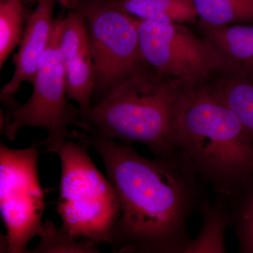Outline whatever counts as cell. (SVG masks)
<instances>
[{"mask_svg":"<svg viewBox=\"0 0 253 253\" xmlns=\"http://www.w3.org/2000/svg\"><path fill=\"white\" fill-rule=\"evenodd\" d=\"M198 26L220 57L224 73L253 81V24L212 26L199 20Z\"/></svg>","mask_w":253,"mask_h":253,"instance_id":"cell-10","label":"cell"},{"mask_svg":"<svg viewBox=\"0 0 253 253\" xmlns=\"http://www.w3.org/2000/svg\"><path fill=\"white\" fill-rule=\"evenodd\" d=\"M184 86L147 67L118 83L81 118L89 132L131 145H145L170 159L173 125ZM86 132V131H85Z\"/></svg>","mask_w":253,"mask_h":253,"instance_id":"cell-3","label":"cell"},{"mask_svg":"<svg viewBox=\"0 0 253 253\" xmlns=\"http://www.w3.org/2000/svg\"><path fill=\"white\" fill-rule=\"evenodd\" d=\"M224 228V221L216 214H212L208 219L201 235L186 248V252H225L223 242Z\"/></svg>","mask_w":253,"mask_h":253,"instance_id":"cell-18","label":"cell"},{"mask_svg":"<svg viewBox=\"0 0 253 253\" xmlns=\"http://www.w3.org/2000/svg\"><path fill=\"white\" fill-rule=\"evenodd\" d=\"M136 21L143 59L158 74L174 78L188 88L225 73L211 43L184 25Z\"/></svg>","mask_w":253,"mask_h":253,"instance_id":"cell-7","label":"cell"},{"mask_svg":"<svg viewBox=\"0 0 253 253\" xmlns=\"http://www.w3.org/2000/svg\"><path fill=\"white\" fill-rule=\"evenodd\" d=\"M56 3L57 0H38L36 9L28 17L19 50L14 56V74L1 89V102L14 99L23 83L33 84L36 79L42 57L54 31Z\"/></svg>","mask_w":253,"mask_h":253,"instance_id":"cell-9","label":"cell"},{"mask_svg":"<svg viewBox=\"0 0 253 253\" xmlns=\"http://www.w3.org/2000/svg\"><path fill=\"white\" fill-rule=\"evenodd\" d=\"M57 154L61 175L56 211L61 228L73 238L83 236L97 246L111 245L121 213L112 182L96 167L87 146L79 141H63Z\"/></svg>","mask_w":253,"mask_h":253,"instance_id":"cell-4","label":"cell"},{"mask_svg":"<svg viewBox=\"0 0 253 253\" xmlns=\"http://www.w3.org/2000/svg\"><path fill=\"white\" fill-rule=\"evenodd\" d=\"M7 1H9V0H0V4H3V3L6 2Z\"/></svg>","mask_w":253,"mask_h":253,"instance_id":"cell-21","label":"cell"},{"mask_svg":"<svg viewBox=\"0 0 253 253\" xmlns=\"http://www.w3.org/2000/svg\"><path fill=\"white\" fill-rule=\"evenodd\" d=\"M63 18H56L52 36L42 57L31 97L19 104L4 121V134L13 141L23 127L43 128L48 131L41 141L46 152L57 154L63 141L73 140V129L69 126L89 132V127L82 121L79 109L68 103L66 69L61 50Z\"/></svg>","mask_w":253,"mask_h":253,"instance_id":"cell-5","label":"cell"},{"mask_svg":"<svg viewBox=\"0 0 253 253\" xmlns=\"http://www.w3.org/2000/svg\"><path fill=\"white\" fill-rule=\"evenodd\" d=\"M0 208L7 234V252L28 253L27 245L39 235L45 202L40 184L34 143L28 149L14 150L1 144Z\"/></svg>","mask_w":253,"mask_h":253,"instance_id":"cell-8","label":"cell"},{"mask_svg":"<svg viewBox=\"0 0 253 253\" xmlns=\"http://www.w3.org/2000/svg\"><path fill=\"white\" fill-rule=\"evenodd\" d=\"M253 141V81L230 74L219 73L208 81Z\"/></svg>","mask_w":253,"mask_h":253,"instance_id":"cell-12","label":"cell"},{"mask_svg":"<svg viewBox=\"0 0 253 253\" xmlns=\"http://www.w3.org/2000/svg\"><path fill=\"white\" fill-rule=\"evenodd\" d=\"M104 2L144 21L196 24L199 20L193 0H111Z\"/></svg>","mask_w":253,"mask_h":253,"instance_id":"cell-11","label":"cell"},{"mask_svg":"<svg viewBox=\"0 0 253 253\" xmlns=\"http://www.w3.org/2000/svg\"><path fill=\"white\" fill-rule=\"evenodd\" d=\"M239 233L242 252L253 253V189L246 198L240 213Z\"/></svg>","mask_w":253,"mask_h":253,"instance_id":"cell-19","label":"cell"},{"mask_svg":"<svg viewBox=\"0 0 253 253\" xmlns=\"http://www.w3.org/2000/svg\"><path fill=\"white\" fill-rule=\"evenodd\" d=\"M199 20L212 25L253 24V0H193Z\"/></svg>","mask_w":253,"mask_h":253,"instance_id":"cell-13","label":"cell"},{"mask_svg":"<svg viewBox=\"0 0 253 253\" xmlns=\"http://www.w3.org/2000/svg\"><path fill=\"white\" fill-rule=\"evenodd\" d=\"M170 159L221 191L253 177V141L210 83L184 88L177 106Z\"/></svg>","mask_w":253,"mask_h":253,"instance_id":"cell-2","label":"cell"},{"mask_svg":"<svg viewBox=\"0 0 253 253\" xmlns=\"http://www.w3.org/2000/svg\"><path fill=\"white\" fill-rule=\"evenodd\" d=\"M77 2L76 7L85 16L90 38L94 104L118 83L148 66L141 55L135 18L104 1Z\"/></svg>","mask_w":253,"mask_h":253,"instance_id":"cell-6","label":"cell"},{"mask_svg":"<svg viewBox=\"0 0 253 253\" xmlns=\"http://www.w3.org/2000/svg\"><path fill=\"white\" fill-rule=\"evenodd\" d=\"M73 133L74 140L97 153L117 191L121 213L111 236L114 252L170 249L189 210L192 174L173 160L143 157L131 145L81 129Z\"/></svg>","mask_w":253,"mask_h":253,"instance_id":"cell-1","label":"cell"},{"mask_svg":"<svg viewBox=\"0 0 253 253\" xmlns=\"http://www.w3.org/2000/svg\"><path fill=\"white\" fill-rule=\"evenodd\" d=\"M41 241L38 247L32 253H99L97 245L90 240L84 242H78L75 238L58 228L51 221L46 220L42 223L39 235Z\"/></svg>","mask_w":253,"mask_h":253,"instance_id":"cell-17","label":"cell"},{"mask_svg":"<svg viewBox=\"0 0 253 253\" xmlns=\"http://www.w3.org/2000/svg\"><path fill=\"white\" fill-rule=\"evenodd\" d=\"M60 42L64 66L79 56L91 52L85 16L79 8L71 9L67 16L63 18Z\"/></svg>","mask_w":253,"mask_h":253,"instance_id":"cell-15","label":"cell"},{"mask_svg":"<svg viewBox=\"0 0 253 253\" xmlns=\"http://www.w3.org/2000/svg\"><path fill=\"white\" fill-rule=\"evenodd\" d=\"M66 90L68 100L79 105L81 112L92 106L95 85V71L91 52L79 56L65 65Z\"/></svg>","mask_w":253,"mask_h":253,"instance_id":"cell-14","label":"cell"},{"mask_svg":"<svg viewBox=\"0 0 253 253\" xmlns=\"http://www.w3.org/2000/svg\"><path fill=\"white\" fill-rule=\"evenodd\" d=\"M92 1H111V0H92Z\"/></svg>","mask_w":253,"mask_h":253,"instance_id":"cell-22","label":"cell"},{"mask_svg":"<svg viewBox=\"0 0 253 253\" xmlns=\"http://www.w3.org/2000/svg\"><path fill=\"white\" fill-rule=\"evenodd\" d=\"M26 14L23 0L0 4V68L22 40Z\"/></svg>","mask_w":253,"mask_h":253,"instance_id":"cell-16","label":"cell"},{"mask_svg":"<svg viewBox=\"0 0 253 253\" xmlns=\"http://www.w3.org/2000/svg\"><path fill=\"white\" fill-rule=\"evenodd\" d=\"M58 3L68 9H73L77 6L76 0H57Z\"/></svg>","mask_w":253,"mask_h":253,"instance_id":"cell-20","label":"cell"}]
</instances>
